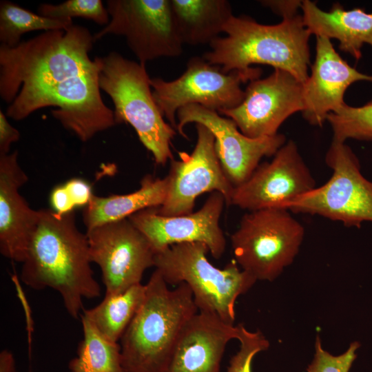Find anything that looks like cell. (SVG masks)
<instances>
[{"label": "cell", "mask_w": 372, "mask_h": 372, "mask_svg": "<svg viewBox=\"0 0 372 372\" xmlns=\"http://www.w3.org/2000/svg\"><path fill=\"white\" fill-rule=\"evenodd\" d=\"M86 234L90 260L101 269L105 293L141 284L145 271L154 267V251L128 218L99 225Z\"/></svg>", "instance_id": "obj_12"}, {"label": "cell", "mask_w": 372, "mask_h": 372, "mask_svg": "<svg viewBox=\"0 0 372 372\" xmlns=\"http://www.w3.org/2000/svg\"><path fill=\"white\" fill-rule=\"evenodd\" d=\"M327 121L333 132V141L347 139L372 141V100L360 107L343 105L330 113Z\"/></svg>", "instance_id": "obj_26"}, {"label": "cell", "mask_w": 372, "mask_h": 372, "mask_svg": "<svg viewBox=\"0 0 372 372\" xmlns=\"http://www.w3.org/2000/svg\"><path fill=\"white\" fill-rule=\"evenodd\" d=\"M74 207L86 206L93 196L90 185L81 178H72L64 184Z\"/></svg>", "instance_id": "obj_30"}, {"label": "cell", "mask_w": 372, "mask_h": 372, "mask_svg": "<svg viewBox=\"0 0 372 372\" xmlns=\"http://www.w3.org/2000/svg\"><path fill=\"white\" fill-rule=\"evenodd\" d=\"M53 210L60 214L74 211L75 208L64 184L55 187L50 194Z\"/></svg>", "instance_id": "obj_32"}, {"label": "cell", "mask_w": 372, "mask_h": 372, "mask_svg": "<svg viewBox=\"0 0 372 372\" xmlns=\"http://www.w3.org/2000/svg\"><path fill=\"white\" fill-rule=\"evenodd\" d=\"M332 169L329 180L298 197L285 209L293 213L318 215L360 227L372 222V181L361 173L358 158L345 143L332 141L325 156Z\"/></svg>", "instance_id": "obj_8"}, {"label": "cell", "mask_w": 372, "mask_h": 372, "mask_svg": "<svg viewBox=\"0 0 372 372\" xmlns=\"http://www.w3.org/2000/svg\"><path fill=\"white\" fill-rule=\"evenodd\" d=\"M101 90L111 98L116 124L129 123L156 164L173 158L171 141L176 129L165 121L151 90L145 65L123 57L116 51L96 57Z\"/></svg>", "instance_id": "obj_5"}, {"label": "cell", "mask_w": 372, "mask_h": 372, "mask_svg": "<svg viewBox=\"0 0 372 372\" xmlns=\"http://www.w3.org/2000/svg\"><path fill=\"white\" fill-rule=\"evenodd\" d=\"M284 208L249 211L231 236L236 262L256 280L273 281L291 265L304 228Z\"/></svg>", "instance_id": "obj_7"}, {"label": "cell", "mask_w": 372, "mask_h": 372, "mask_svg": "<svg viewBox=\"0 0 372 372\" xmlns=\"http://www.w3.org/2000/svg\"><path fill=\"white\" fill-rule=\"evenodd\" d=\"M38 14L62 20L81 17L100 25H106L110 20L107 8L101 0H68L56 5L41 3L38 8Z\"/></svg>", "instance_id": "obj_27"}, {"label": "cell", "mask_w": 372, "mask_h": 372, "mask_svg": "<svg viewBox=\"0 0 372 372\" xmlns=\"http://www.w3.org/2000/svg\"><path fill=\"white\" fill-rule=\"evenodd\" d=\"M169 187L167 176L163 178L145 175L138 189L123 195L99 196L93 194L83 211L87 230L127 218L145 209L159 207L165 202Z\"/></svg>", "instance_id": "obj_21"}, {"label": "cell", "mask_w": 372, "mask_h": 372, "mask_svg": "<svg viewBox=\"0 0 372 372\" xmlns=\"http://www.w3.org/2000/svg\"><path fill=\"white\" fill-rule=\"evenodd\" d=\"M224 37L210 44L203 58L228 73L238 71L251 80L260 77L261 70L251 65H269L286 71L304 83L310 65L309 37L302 15L282 18L281 23L265 25L248 17L232 16L225 24Z\"/></svg>", "instance_id": "obj_3"}, {"label": "cell", "mask_w": 372, "mask_h": 372, "mask_svg": "<svg viewBox=\"0 0 372 372\" xmlns=\"http://www.w3.org/2000/svg\"><path fill=\"white\" fill-rule=\"evenodd\" d=\"M316 187V181L296 144L286 142L270 162L258 166L242 184L234 187L231 205L249 211L284 208Z\"/></svg>", "instance_id": "obj_15"}, {"label": "cell", "mask_w": 372, "mask_h": 372, "mask_svg": "<svg viewBox=\"0 0 372 372\" xmlns=\"http://www.w3.org/2000/svg\"><path fill=\"white\" fill-rule=\"evenodd\" d=\"M145 286L144 300L121 338L127 372H164L182 329L198 311L187 285L169 289L156 269Z\"/></svg>", "instance_id": "obj_4"}, {"label": "cell", "mask_w": 372, "mask_h": 372, "mask_svg": "<svg viewBox=\"0 0 372 372\" xmlns=\"http://www.w3.org/2000/svg\"><path fill=\"white\" fill-rule=\"evenodd\" d=\"M86 233L77 227L74 211L60 214L39 210V220L22 262L21 281L37 290L57 291L70 316L77 319L83 298L101 295L91 268Z\"/></svg>", "instance_id": "obj_2"}, {"label": "cell", "mask_w": 372, "mask_h": 372, "mask_svg": "<svg viewBox=\"0 0 372 372\" xmlns=\"http://www.w3.org/2000/svg\"><path fill=\"white\" fill-rule=\"evenodd\" d=\"M94 35L79 25L45 31L15 47L0 45V96L14 121L55 107L52 116L81 141L116 125L103 102Z\"/></svg>", "instance_id": "obj_1"}, {"label": "cell", "mask_w": 372, "mask_h": 372, "mask_svg": "<svg viewBox=\"0 0 372 372\" xmlns=\"http://www.w3.org/2000/svg\"><path fill=\"white\" fill-rule=\"evenodd\" d=\"M72 20L45 17L29 11L10 1L0 2L1 45L15 47L25 33L37 30H66Z\"/></svg>", "instance_id": "obj_25"}, {"label": "cell", "mask_w": 372, "mask_h": 372, "mask_svg": "<svg viewBox=\"0 0 372 372\" xmlns=\"http://www.w3.org/2000/svg\"><path fill=\"white\" fill-rule=\"evenodd\" d=\"M208 252L200 242L173 245L156 254L154 267L167 285H187L198 311L215 313L234 324L237 298L257 280L240 269L235 260L223 269L214 267L207 258Z\"/></svg>", "instance_id": "obj_6"}, {"label": "cell", "mask_w": 372, "mask_h": 372, "mask_svg": "<svg viewBox=\"0 0 372 372\" xmlns=\"http://www.w3.org/2000/svg\"><path fill=\"white\" fill-rule=\"evenodd\" d=\"M109 23L94 35V41L107 34L122 36L139 63L183 52L170 0H108Z\"/></svg>", "instance_id": "obj_9"}, {"label": "cell", "mask_w": 372, "mask_h": 372, "mask_svg": "<svg viewBox=\"0 0 372 372\" xmlns=\"http://www.w3.org/2000/svg\"><path fill=\"white\" fill-rule=\"evenodd\" d=\"M0 372H16L14 355L6 349L0 352Z\"/></svg>", "instance_id": "obj_34"}, {"label": "cell", "mask_w": 372, "mask_h": 372, "mask_svg": "<svg viewBox=\"0 0 372 372\" xmlns=\"http://www.w3.org/2000/svg\"><path fill=\"white\" fill-rule=\"evenodd\" d=\"M238 340L240 348L234 355L227 372H251V363L254 356L266 351L269 347V342L260 331H249L242 324H238Z\"/></svg>", "instance_id": "obj_28"}, {"label": "cell", "mask_w": 372, "mask_h": 372, "mask_svg": "<svg viewBox=\"0 0 372 372\" xmlns=\"http://www.w3.org/2000/svg\"><path fill=\"white\" fill-rule=\"evenodd\" d=\"M175 25L183 44H210L233 16L226 0H170Z\"/></svg>", "instance_id": "obj_22"}, {"label": "cell", "mask_w": 372, "mask_h": 372, "mask_svg": "<svg viewBox=\"0 0 372 372\" xmlns=\"http://www.w3.org/2000/svg\"><path fill=\"white\" fill-rule=\"evenodd\" d=\"M176 130L187 138L183 128L189 123L207 127L215 137L216 150L225 175L236 187L245 182L265 156H271L286 143L282 134L253 138L244 135L231 118L199 105H186L176 114Z\"/></svg>", "instance_id": "obj_13"}, {"label": "cell", "mask_w": 372, "mask_h": 372, "mask_svg": "<svg viewBox=\"0 0 372 372\" xmlns=\"http://www.w3.org/2000/svg\"><path fill=\"white\" fill-rule=\"evenodd\" d=\"M303 109V83L274 69L267 78L249 82L238 106L218 113L234 121L244 135L258 138L277 134L287 118Z\"/></svg>", "instance_id": "obj_14"}, {"label": "cell", "mask_w": 372, "mask_h": 372, "mask_svg": "<svg viewBox=\"0 0 372 372\" xmlns=\"http://www.w3.org/2000/svg\"><path fill=\"white\" fill-rule=\"evenodd\" d=\"M262 4L269 8L282 18L292 17L298 13L302 1H261Z\"/></svg>", "instance_id": "obj_33"}, {"label": "cell", "mask_w": 372, "mask_h": 372, "mask_svg": "<svg viewBox=\"0 0 372 372\" xmlns=\"http://www.w3.org/2000/svg\"><path fill=\"white\" fill-rule=\"evenodd\" d=\"M300 8L303 23L311 34L337 39L340 50L356 61L362 57L364 43L372 47V12L360 8L346 10L338 3L326 12L309 0L302 1Z\"/></svg>", "instance_id": "obj_20"}, {"label": "cell", "mask_w": 372, "mask_h": 372, "mask_svg": "<svg viewBox=\"0 0 372 372\" xmlns=\"http://www.w3.org/2000/svg\"><path fill=\"white\" fill-rule=\"evenodd\" d=\"M316 53L311 73L303 84L304 118L312 125L322 126L327 116L346 103L347 89L357 81L372 83V75L351 67L335 50L330 39L316 37Z\"/></svg>", "instance_id": "obj_17"}, {"label": "cell", "mask_w": 372, "mask_h": 372, "mask_svg": "<svg viewBox=\"0 0 372 372\" xmlns=\"http://www.w3.org/2000/svg\"><path fill=\"white\" fill-rule=\"evenodd\" d=\"M226 201L214 192L203 205L189 214L165 216L157 207L141 210L127 218L147 239L155 254L176 244L200 242L206 245L215 259L222 257L226 239L220 227V218Z\"/></svg>", "instance_id": "obj_16"}, {"label": "cell", "mask_w": 372, "mask_h": 372, "mask_svg": "<svg viewBox=\"0 0 372 372\" xmlns=\"http://www.w3.org/2000/svg\"><path fill=\"white\" fill-rule=\"evenodd\" d=\"M359 347V342H353L343 353L333 355L322 348L320 338L317 336L313 358L307 372H349Z\"/></svg>", "instance_id": "obj_29"}, {"label": "cell", "mask_w": 372, "mask_h": 372, "mask_svg": "<svg viewBox=\"0 0 372 372\" xmlns=\"http://www.w3.org/2000/svg\"><path fill=\"white\" fill-rule=\"evenodd\" d=\"M83 338L76 357L68 364L70 372H127L123 365L121 348L101 333L81 315Z\"/></svg>", "instance_id": "obj_24"}, {"label": "cell", "mask_w": 372, "mask_h": 372, "mask_svg": "<svg viewBox=\"0 0 372 372\" xmlns=\"http://www.w3.org/2000/svg\"><path fill=\"white\" fill-rule=\"evenodd\" d=\"M145 285L138 284L116 293H105L93 308L83 309L81 316L109 340L118 342L141 307Z\"/></svg>", "instance_id": "obj_23"}, {"label": "cell", "mask_w": 372, "mask_h": 372, "mask_svg": "<svg viewBox=\"0 0 372 372\" xmlns=\"http://www.w3.org/2000/svg\"><path fill=\"white\" fill-rule=\"evenodd\" d=\"M19 138L20 132L10 124L6 115L0 110V155L10 154L11 145Z\"/></svg>", "instance_id": "obj_31"}, {"label": "cell", "mask_w": 372, "mask_h": 372, "mask_svg": "<svg viewBox=\"0 0 372 372\" xmlns=\"http://www.w3.org/2000/svg\"><path fill=\"white\" fill-rule=\"evenodd\" d=\"M197 140L191 154L178 152L180 159L170 160L167 175L168 192L159 214L175 216L193 212L196 199L205 192H218L231 205L234 187L225 175L218 157L215 137L205 125L196 123Z\"/></svg>", "instance_id": "obj_11"}, {"label": "cell", "mask_w": 372, "mask_h": 372, "mask_svg": "<svg viewBox=\"0 0 372 372\" xmlns=\"http://www.w3.org/2000/svg\"><path fill=\"white\" fill-rule=\"evenodd\" d=\"M238 335V325L198 311L182 329L164 372H220L226 346Z\"/></svg>", "instance_id": "obj_18"}, {"label": "cell", "mask_w": 372, "mask_h": 372, "mask_svg": "<svg viewBox=\"0 0 372 372\" xmlns=\"http://www.w3.org/2000/svg\"><path fill=\"white\" fill-rule=\"evenodd\" d=\"M18 152L0 155V252L23 262L39 220L19 189L28 180L18 163Z\"/></svg>", "instance_id": "obj_19"}, {"label": "cell", "mask_w": 372, "mask_h": 372, "mask_svg": "<svg viewBox=\"0 0 372 372\" xmlns=\"http://www.w3.org/2000/svg\"><path fill=\"white\" fill-rule=\"evenodd\" d=\"M252 81L238 71L224 72L218 65L203 57L191 58L185 71L178 78L166 81L150 79L153 98L169 123L176 129L179 109L196 104L220 112L238 106L245 97L240 85Z\"/></svg>", "instance_id": "obj_10"}]
</instances>
